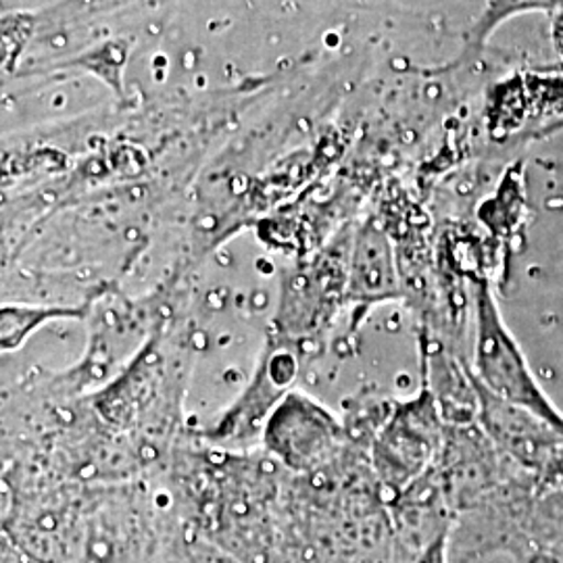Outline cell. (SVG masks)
I'll return each instance as SVG.
<instances>
[{
  "label": "cell",
  "mask_w": 563,
  "mask_h": 563,
  "mask_svg": "<svg viewBox=\"0 0 563 563\" xmlns=\"http://www.w3.org/2000/svg\"><path fill=\"white\" fill-rule=\"evenodd\" d=\"M476 380L488 393L523 407L563 432V416L534 380L522 349L507 332L499 307L486 284L476 288Z\"/></svg>",
  "instance_id": "obj_1"
},
{
  "label": "cell",
  "mask_w": 563,
  "mask_h": 563,
  "mask_svg": "<svg viewBox=\"0 0 563 563\" xmlns=\"http://www.w3.org/2000/svg\"><path fill=\"white\" fill-rule=\"evenodd\" d=\"M434 395L397 407L374 443V465L384 484L401 490L413 483L443 446V420Z\"/></svg>",
  "instance_id": "obj_2"
},
{
  "label": "cell",
  "mask_w": 563,
  "mask_h": 563,
  "mask_svg": "<svg viewBox=\"0 0 563 563\" xmlns=\"http://www.w3.org/2000/svg\"><path fill=\"white\" fill-rule=\"evenodd\" d=\"M267 451L295 472L322 467L341 443L342 428L322 405L302 393H288L263 430Z\"/></svg>",
  "instance_id": "obj_3"
},
{
  "label": "cell",
  "mask_w": 563,
  "mask_h": 563,
  "mask_svg": "<svg viewBox=\"0 0 563 563\" xmlns=\"http://www.w3.org/2000/svg\"><path fill=\"white\" fill-rule=\"evenodd\" d=\"M474 383L478 390V420L493 443L526 470L553 476L563 455L562 430L523 407L495 397L476 378Z\"/></svg>",
  "instance_id": "obj_4"
},
{
  "label": "cell",
  "mask_w": 563,
  "mask_h": 563,
  "mask_svg": "<svg viewBox=\"0 0 563 563\" xmlns=\"http://www.w3.org/2000/svg\"><path fill=\"white\" fill-rule=\"evenodd\" d=\"M292 353L269 342L255 372V378L244 388L236 405L223 416L211 439L222 444H244L257 434H263L269 416L288 395L286 388L292 383Z\"/></svg>",
  "instance_id": "obj_5"
},
{
  "label": "cell",
  "mask_w": 563,
  "mask_h": 563,
  "mask_svg": "<svg viewBox=\"0 0 563 563\" xmlns=\"http://www.w3.org/2000/svg\"><path fill=\"white\" fill-rule=\"evenodd\" d=\"M351 297L360 305L393 301L401 297L388 251L376 234L363 236L351 274Z\"/></svg>",
  "instance_id": "obj_6"
},
{
  "label": "cell",
  "mask_w": 563,
  "mask_h": 563,
  "mask_svg": "<svg viewBox=\"0 0 563 563\" xmlns=\"http://www.w3.org/2000/svg\"><path fill=\"white\" fill-rule=\"evenodd\" d=\"M88 305H4L0 313V349L18 351L41 325L60 320H84Z\"/></svg>",
  "instance_id": "obj_7"
},
{
  "label": "cell",
  "mask_w": 563,
  "mask_h": 563,
  "mask_svg": "<svg viewBox=\"0 0 563 563\" xmlns=\"http://www.w3.org/2000/svg\"><path fill=\"white\" fill-rule=\"evenodd\" d=\"M446 551H449V532L444 528L430 543L426 544L422 553L416 558L413 563H446Z\"/></svg>",
  "instance_id": "obj_8"
},
{
  "label": "cell",
  "mask_w": 563,
  "mask_h": 563,
  "mask_svg": "<svg viewBox=\"0 0 563 563\" xmlns=\"http://www.w3.org/2000/svg\"><path fill=\"white\" fill-rule=\"evenodd\" d=\"M553 476H555V478H560V481H563V455L562 460H560V463H558V467H555V472H553Z\"/></svg>",
  "instance_id": "obj_9"
}]
</instances>
